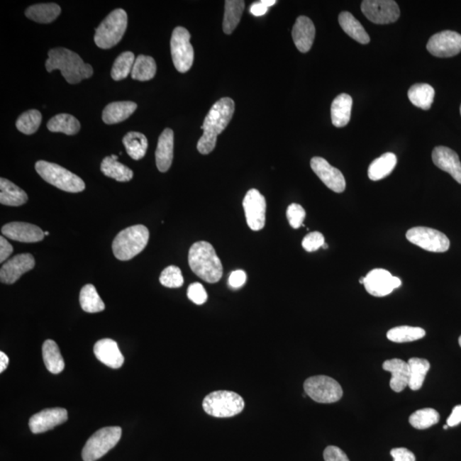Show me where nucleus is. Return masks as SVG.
<instances>
[{"mask_svg":"<svg viewBox=\"0 0 461 461\" xmlns=\"http://www.w3.org/2000/svg\"><path fill=\"white\" fill-rule=\"evenodd\" d=\"M234 111L235 103L230 98H222L213 104L201 128L204 133L196 145L201 154L207 155L213 152L217 143L218 135L228 127Z\"/></svg>","mask_w":461,"mask_h":461,"instance_id":"f257e3e1","label":"nucleus"},{"mask_svg":"<svg viewBox=\"0 0 461 461\" xmlns=\"http://www.w3.org/2000/svg\"><path fill=\"white\" fill-rule=\"evenodd\" d=\"M48 57V60L45 62L46 70L52 72L53 70H60L62 77L70 84L79 83L94 74L92 67L85 64L77 53L69 49L50 50Z\"/></svg>","mask_w":461,"mask_h":461,"instance_id":"f03ea898","label":"nucleus"},{"mask_svg":"<svg viewBox=\"0 0 461 461\" xmlns=\"http://www.w3.org/2000/svg\"><path fill=\"white\" fill-rule=\"evenodd\" d=\"M188 262L192 272L205 282L215 284L223 274L221 260L208 242L200 241L192 245L188 255Z\"/></svg>","mask_w":461,"mask_h":461,"instance_id":"7ed1b4c3","label":"nucleus"},{"mask_svg":"<svg viewBox=\"0 0 461 461\" xmlns=\"http://www.w3.org/2000/svg\"><path fill=\"white\" fill-rule=\"evenodd\" d=\"M149 238L150 233L146 226H130L117 234L112 244L113 253L120 261H128L144 250Z\"/></svg>","mask_w":461,"mask_h":461,"instance_id":"20e7f679","label":"nucleus"},{"mask_svg":"<svg viewBox=\"0 0 461 461\" xmlns=\"http://www.w3.org/2000/svg\"><path fill=\"white\" fill-rule=\"evenodd\" d=\"M35 170L45 182L58 189L73 194L85 190L86 184L79 176L56 163L38 161Z\"/></svg>","mask_w":461,"mask_h":461,"instance_id":"39448f33","label":"nucleus"},{"mask_svg":"<svg viewBox=\"0 0 461 461\" xmlns=\"http://www.w3.org/2000/svg\"><path fill=\"white\" fill-rule=\"evenodd\" d=\"M245 401L238 394L229 391H217L209 394L203 401L205 413L216 418L236 416L245 409Z\"/></svg>","mask_w":461,"mask_h":461,"instance_id":"423d86ee","label":"nucleus"},{"mask_svg":"<svg viewBox=\"0 0 461 461\" xmlns=\"http://www.w3.org/2000/svg\"><path fill=\"white\" fill-rule=\"evenodd\" d=\"M128 28V14L123 9L111 12L96 29L94 41L101 49H111L123 39Z\"/></svg>","mask_w":461,"mask_h":461,"instance_id":"0eeeda50","label":"nucleus"},{"mask_svg":"<svg viewBox=\"0 0 461 461\" xmlns=\"http://www.w3.org/2000/svg\"><path fill=\"white\" fill-rule=\"evenodd\" d=\"M121 429L118 426L104 427L87 440L82 450L84 461H96L112 450L120 441Z\"/></svg>","mask_w":461,"mask_h":461,"instance_id":"6e6552de","label":"nucleus"},{"mask_svg":"<svg viewBox=\"0 0 461 461\" xmlns=\"http://www.w3.org/2000/svg\"><path fill=\"white\" fill-rule=\"evenodd\" d=\"M304 388L305 393L318 404H333L340 400L343 394L341 385L325 375L310 377L305 381Z\"/></svg>","mask_w":461,"mask_h":461,"instance_id":"1a4fd4ad","label":"nucleus"},{"mask_svg":"<svg viewBox=\"0 0 461 461\" xmlns=\"http://www.w3.org/2000/svg\"><path fill=\"white\" fill-rule=\"evenodd\" d=\"M191 35L187 28L177 27L172 33L170 48L175 69L180 73L189 71L194 65V50L190 42Z\"/></svg>","mask_w":461,"mask_h":461,"instance_id":"9d476101","label":"nucleus"},{"mask_svg":"<svg viewBox=\"0 0 461 461\" xmlns=\"http://www.w3.org/2000/svg\"><path fill=\"white\" fill-rule=\"evenodd\" d=\"M406 240L430 252L443 253L450 249V241L445 234L438 230L417 226L406 232Z\"/></svg>","mask_w":461,"mask_h":461,"instance_id":"9b49d317","label":"nucleus"},{"mask_svg":"<svg viewBox=\"0 0 461 461\" xmlns=\"http://www.w3.org/2000/svg\"><path fill=\"white\" fill-rule=\"evenodd\" d=\"M362 11L366 18L376 24H389L400 18V9L392 0H364Z\"/></svg>","mask_w":461,"mask_h":461,"instance_id":"f8f14e48","label":"nucleus"},{"mask_svg":"<svg viewBox=\"0 0 461 461\" xmlns=\"http://www.w3.org/2000/svg\"><path fill=\"white\" fill-rule=\"evenodd\" d=\"M365 288L369 294L382 297L391 294L395 289L401 286V282L397 277L391 275V272L382 268L369 272L365 277Z\"/></svg>","mask_w":461,"mask_h":461,"instance_id":"ddd939ff","label":"nucleus"},{"mask_svg":"<svg viewBox=\"0 0 461 461\" xmlns=\"http://www.w3.org/2000/svg\"><path fill=\"white\" fill-rule=\"evenodd\" d=\"M247 224L252 230H262L266 222V199L257 189H250L243 200Z\"/></svg>","mask_w":461,"mask_h":461,"instance_id":"4468645a","label":"nucleus"},{"mask_svg":"<svg viewBox=\"0 0 461 461\" xmlns=\"http://www.w3.org/2000/svg\"><path fill=\"white\" fill-rule=\"evenodd\" d=\"M427 50L435 57H450L461 52V35L454 31H443L430 38Z\"/></svg>","mask_w":461,"mask_h":461,"instance_id":"2eb2a0df","label":"nucleus"},{"mask_svg":"<svg viewBox=\"0 0 461 461\" xmlns=\"http://www.w3.org/2000/svg\"><path fill=\"white\" fill-rule=\"evenodd\" d=\"M312 170L329 189L341 194L345 191L346 182L340 170L333 167L326 159L316 157L310 162Z\"/></svg>","mask_w":461,"mask_h":461,"instance_id":"dca6fc26","label":"nucleus"},{"mask_svg":"<svg viewBox=\"0 0 461 461\" xmlns=\"http://www.w3.org/2000/svg\"><path fill=\"white\" fill-rule=\"evenodd\" d=\"M35 265V260L31 254L16 255L4 263L0 270V280L4 284H14L21 276L32 270Z\"/></svg>","mask_w":461,"mask_h":461,"instance_id":"f3484780","label":"nucleus"},{"mask_svg":"<svg viewBox=\"0 0 461 461\" xmlns=\"http://www.w3.org/2000/svg\"><path fill=\"white\" fill-rule=\"evenodd\" d=\"M68 420V412L65 409L55 408L42 410L30 418L29 428L33 433H45Z\"/></svg>","mask_w":461,"mask_h":461,"instance_id":"a211bd4d","label":"nucleus"},{"mask_svg":"<svg viewBox=\"0 0 461 461\" xmlns=\"http://www.w3.org/2000/svg\"><path fill=\"white\" fill-rule=\"evenodd\" d=\"M3 235L22 243H37L43 240L45 233L39 226L27 222H11L3 226Z\"/></svg>","mask_w":461,"mask_h":461,"instance_id":"6ab92c4d","label":"nucleus"},{"mask_svg":"<svg viewBox=\"0 0 461 461\" xmlns=\"http://www.w3.org/2000/svg\"><path fill=\"white\" fill-rule=\"evenodd\" d=\"M433 161L440 170L447 172L461 184V162L458 154L454 150L445 146H438L433 150Z\"/></svg>","mask_w":461,"mask_h":461,"instance_id":"aec40b11","label":"nucleus"},{"mask_svg":"<svg viewBox=\"0 0 461 461\" xmlns=\"http://www.w3.org/2000/svg\"><path fill=\"white\" fill-rule=\"evenodd\" d=\"M314 37H316V27L312 21L305 16L297 18L292 28V38L299 51L303 53L309 52Z\"/></svg>","mask_w":461,"mask_h":461,"instance_id":"412c9836","label":"nucleus"},{"mask_svg":"<svg viewBox=\"0 0 461 461\" xmlns=\"http://www.w3.org/2000/svg\"><path fill=\"white\" fill-rule=\"evenodd\" d=\"M96 357L107 367L111 368H120L124 363V357L120 351L118 345L110 338L101 339L94 345Z\"/></svg>","mask_w":461,"mask_h":461,"instance_id":"4be33fe9","label":"nucleus"},{"mask_svg":"<svg viewBox=\"0 0 461 461\" xmlns=\"http://www.w3.org/2000/svg\"><path fill=\"white\" fill-rule=\"evenodd\" d=\"M174 132L166 128L158 138L156 150V163L159 171L167 172L170 169L174 158Z\"/></svg>","mask_w":461,"mask_h":461,"instance_id":"5701e85b","label":"nucleus"},{"mask_svg":"<svg viewBox=\"0 0 461 461\" xmlns=\"http://www.w3.org/2000/svg\"><path fill=\"white\" fill-rule=\"evenodd\" d=\"M383 369L391 374L389 387L394 391L401 392L406 387H409V366L408 362L400 359L385 360Z\"/></svg>","mask_w":461,"mask_h":461,"instance_id":"b1692460","label":"nucleus"},{"mask_svg":"<svg viewBox=\"0 0 461 461\" xmlns=\"http://www.w3.org/2000/svg\"><path fill=\"white\" fill-rule=\"evenodd\" d=\"M137 104L131 101L113 102L104 108L102 118L104 123L111 125L121 123L136 111Z\"/></svg>","mask_w":461,"mask_h":461,"instance_id":"393cba45","label":"nucleus"},{"mask_svg":"<svg viewBox=\"0 0 461 461\" xmlns=\"http://www.w3.org/2000/svg\"><path fill=\"white\" fill-rule=\"evenodd\" d=\"M353 99L349 94H342L333 100L331 107L332 123L336 128H343L350 123Z\"/></svg>","mask_w":461,"mask_h":461,"instance_id":"a878e982","label":"nucleus"},{"mask_svg":"<svg viewBox=\"0 0 461 461\" xmlns=\"http://www.w3.org/2000/svg\"><path fill=\"white\" fill-rule=\"evenodd\" d=\"M28 201V195L14 183L5 178L0 179V203L7 206L18 207Z\"/></svg>","mask_w":461,"mask_h":461,"instance_id":"bb28decb","label":"nucleus"},{"mask_svg":"<svg viewBox=\"0 0 461 461\" xmlns=\"http://www.w3.org/2000/svg\"><path fill=\"white\" fill-rule=\"evenodd\" d=\"M338 22L343 30L352 39L360 44L366 45L370 42V37L363 28L362 23L348 11H343L338 16Z\"/></svg>","mask_w":461,"mask_h":461,"instance_id":"cd10ccee","label":"nucleus"},{"mask_svg":"<svg viewBox=\"0 0 461 461\" xmlns=\"http://www.w3.org/2000/svg\"><path fill=\"white\" fill-rule=\"evenodd\" d=\"M397 163L395 154L387 152L375 159L368 167V177L374 182L387 178L392 173Z\"/></svg>","mask_w":461,"mask_h":461,"instance_id":"c85d7f7f","label":"nucleus"},{"mask_svg":"<svg viewBox=\"0 0 461 461\" xmlns=\"http://www.w3.org/2000/svg\"><path fill=\"white\" fill-rule=\"evenodd\" d=\"M42 355H43L44 363L46 368L53 374H60L64 371L65 363L62 358L60 348L56 342L48 339L43 343L42 347Z\"/></svg>","mask_w":461,"mask_h":461,"instance_id":"c756f323","label":"nucleus"},{"mask_svg":"<svg viewBox=\"0 0 461 461\" xmlns=\"http://www.w3.org/2000/svg\"><path fill=\"white\" fill-rule=\"evenodd\" d=\"M61 13V7L57 4H39L28 7L25 15L39 23H52Z\"/></svg>","mask_w":461,"mask_h":461,"instance_id":"7c9ffc66","label":"nucleus"},{"mask_svg":"<svg viewBox=\"0 0 461 461\" xmlns=\"http://www.w3.org/2000/svg\"><path fill=\"white\" fill-rule=\"evenodd\" d=\"M408 96L414 106L428 111L434 101L435 90L428 84H415L409 90Z\"/></svg>","mask_w":461,"mask_h":461,"instance_id":"2f4dec72","label":"nucleus"},{"mask_svg":"<svg viewBox=\"0 0 461 461\" xmlns=\"http://www.w3.org/2000/svg\"><path fill=\"white\" fill-rule=\"evenodd\" d=\"M245 1L242 0H226L225 2V14L223 19V31L230 35L240 23L243 12L245 10Z\"/></svg>","mask_w":461,"mask_h":461,"instance_id":"473e14b6","label":"nucleus"},{"mask_svg":"<svg viewBox=\"0 0 461 461\" xmlns=\"http://www.w3.org/2000/svg\"><path fill=\"white\" fill-rule=\"evenodd\" d=\"M123 143L130 157L133 160H140L148 152V140L143 133L129 132L124 136Z\"/></svg>","mask_w":461,"mask_h":461,"instance_id":"72a5a7b5","label":"nucleus"},{"mask_svg":"<svg viewBox=\"0 0 461 461\" xmlns=\"http://www.w3.org/2000/svg\"><path fill=\"white\" fill-rule=\"evenodd\" d=\"M409 387L412 391H418L430 370L431 364L428 360L421 358H411L409 362Z\"/></svg>","mask_w":461,"mask_h":461,"instance_id":"f704fd0d","label":"nucleus"},{"mask_svg":"<svg viewBox=\"0 0 461 461\" xmlns=\"http://www.w3.org/2000/svg\"><path fill=\"white\" fill-rule=\"evenodd\" d=\"M100 170L107 177L114 179L119 182H128L133 177V172L128 167L114 160L111 157L104 159Z\"/></svg>","mask_w":461,"mask_h":461,"instance_id":"c9c22d12","label":"nucleus"},{"mask_svg":"<svg viewBox=\"0 0 461 461\" xmlns=\"http://www.w3.org/2000/svg\"><path fill=\"white\" fill-rule=\"evenodd\" d=\"M48 128L52 133H62L67 135H74L81 129V123L73 116L60 114L52 117L48 121Z\"/></svg>","mask_w":461,"mask_h":461,"instance_id":"e433bc0d","label":"nucleus"},{"mask_svg":"<svg viewBox=\"0 0 461 461\" xmlns=\"http://www.w3.org/2000/svg\"><path fill=\"white\" fill-rule=\"evenodd\" d=\"M79 304L82 309L87 313L102 312L106 309L101 297L98 294L94 286L91 284H86L79 293Z\"/></svg>","mask_w":461,"mask_h":461,"instance_id":"4c0bfd02","label":"nucleus"},{"mask_svg":"<svg viewBox=\"0 0 461 461\" xmlns=\"http://www.w3.org/2000/svg\"><path fill=\"white\" fill-rule=\"evenodd\" d=\"M157 73V65L154 58L149 56L140 55L134 62L131 73L132 79L137 81H150Z\"/></svg>","mask_w":461,"mask_h":461,"instance_id":"58836bf2","label":"nucleus"},{"mask_svg":"<svg viewBox=\"0 0 461 461\" xmlns=\"http://www.w3.org/2000/svg\"><path fill=\"white\" fill-rule=\"evenodd\" d=\"M426 336V331L421 328L402 326L389 331L387 338L394 343H408L418 340Z\"/></svg>","mask_w":461,"mask_h":461,"instance_id":"ea45409f","label":"nucleus"},{"mask_svg":"<svg viewBox=\"0 0 461 461\" xmlns=\"http://www.w3.org/2000/svg\"><path fill=\"white\" fill-rule=\"evenodd\" d=\"M440 421L438 411L433 409H423L416 411L409 417L410 425L415 429L425 430L430 428Z\"/></svg>","mask_w":461,"mask_h":461,"instance_id":"a19ab883","label":"nucleus"},{"mask_svg":"<svg viewBox=\"0 0 461 461\" xmlns=\"http://www.w3.org/2000/svg\"><path fill=\"white\" fill-rule=\"evenodd\" d=\"M136 58L131 52H125L116 58L111 70V77L114 81H121L132 73Z\"/></svg>","mask_w":461,"mask_h":461,"instance_id":"79ce46f5","label":"nucleus"},{"mask_svg":"<svg viewBox=\"0 0 461 461\" xmlns=\"http://www.w3.org/2000/svg\"><path fill=\"white\" fill-rule=\"evenodd\" d=\"M42 116L40 111L30 110L23 113L16 121V128L21 133L31 135L39 129L41 124Z\"/></svg>","mask_w":461,"mask_h":461,"instance_id":"37998d69","label":"nucleus"},{"mask_svg":"<svg viewBox=\"0 0 461 461\" xmlns=\"http://www.w3.org/2000/svg\"><path fill=\"white\" fill-rule=\"evenodd\" d=\"M160 283L163 287L167 288L182 287L184 284V278L182 270L178 267L170 266L162 272L160 275Z\"/></svg>","mask_w":461,"mask_h":461,"instance_id":"c03bdc74","label":"nucleus"},{"mask_svg":"<svg viewBox=\"0 0 461 461\" xmlns=\"http://www.w3.org/2000/svg\"><path fill=\"white\" fill-rule=\"evenodd\" d=\"M287 216L291 228L299 229L304 225L305 209L300 204H291L287 209Z\"/></svg>","mask_w":461,"mask_h":461,"instance_id":"a18cd8bd","label":"nucleus"},{"mask_svg":"<svg viewBox=\"0 0 461 461\" xmlns=\"http://www.w3.org/2000/svg\"><path fill=\"white\" fill-rule=\"evenodd\" d=\"M325 244V238L323 234L318 232H313L306 235L301 245L308 252H313L321 248Z\"/></svg>","mask_w":461,"mask_h":461,"instance_id":"49530a36","label":"nucleus"},{"mask_svg":"<svg viewBox=\"0 0 461 461\" xmlns=\"http://www.w3.org/2000/svg\"><path fill=\"white\" fill-rule=\"evenodd\" d=\"M187 296L192 303L203 305L208 300V294L202 284L194 283L190 284L187 290Z\"/></svg>","mask_w":461,"mask_h":461,"instance_id":"de8ad7c7","label":"nucleus"},{"mask_svg":"<svg viewBox=\"0 0 461 461\" xmlns=\"http://www.w3.org/2000/svg\"><path fill=\"white\" fill-rule=\"evenodd\" d=\"M323 455L325 461H350L345 452L336 446L326 448Z\"/></svg>","mask_w":461,"mask_h":461,"instance_id":"09e8293b","label":"nucleus"},{"mask_svg":"<svg viewBox=\"0 0 461 461\" xmlns=\"http://www.w3.org/2000/svg\"><path fill=\"white\" fill-rule=\"evenodd\" d=\"M391 455L394 461H416V457L413 452L405 448H393Z\"/></svg>","mask_w":461,"mask_h":461,"instance_id":"8fccbe9b","label":"nucleus"},{"mask_svg":"<svg viewBox=\"0 0 461 461\" xmlns=\"http://www.w3.org/2000/svg\"><path fill=\"white\" fill-rule=\"evenodd\" d=\"M246 278L247 276L245 271H233L229 276V286L233 289H240L245 284Z\"/></svg>","mask_w":461,"mask_h":461,"instance_id":"3c124183","label":"nucleus"},{"mask_svg":"<svg viewBox=\"0 0 461 461\" xmlns=\"http://www.w3.org/2000/svg\"><path fill=\"white\" fill-rule=\"evenodd\" d=\"M13 252V247L11 246L5 238L0 237V262L6 261L8 257Z\"/></svg>","mask_w":461,"mask_h":461,"instance_id":"603ef678","label":"nucleus"},{"mask_svg":"<svg viewBox=\"0 0 461 461\" xmlns=\"http://www.w3.org/2000/svg\"><path fill=\"white\" fill-rule=\"evenodd\" d=\"M461 423V405L455 406L450 416L447 420V425L450 427L458 426Z\"/></svg>","mask_w":461,"mask_h":461,"instance_id":"864d4df0","label":"nucleus"},{"mask_svg":"<svg viewBox=\"0 0 461 461\" xmlns=\"http://www.w3.org/2000/svg\"><path fill=\"white\" fill-rule=\"evenodd\" d=\"M268 8L260 2H255L250 7V12L255 16H262L267 13Z\"/></svg>","mask_w":461,"mask_h":461,"instance_id":"5fc2aeb1","label":"nucleus"},{"mask_svg":"<svg viewBox=\"0 0 461 461\" xmlns=\"http://www.w3.org/2000/svg\"><path fill=\"white\" fill-rule=\"evenodd\" d=\"M8 365H9V358L4 352H0V372L1 374L4 371H6Z\"/></svg>","mask_w":461,"mask_h":461,"instance_id":"6e6d98bb","label":"nucleus"},{"mask_svg":"<svg viewBox=\"0 0 461 461\" xmlns=\"http://www.w3.org/2000/svg\"><path fill=\"white\" fill-rule=\"evenodd\" d=\"M261 2L264 6L268 8L274 6L276 4V0H262Z\"/></svg>","mask_w":461,"mask_h":461,"instance_id":"4d7b16f0","label":"nucleus"},{"mask_svg":"<svg viewBox=\"0 0 461 461\" xmlns=\"http://www.w3.org/2000/svg\"><path fill=\"white\" fill-rule=\"evenodd\" d=\"M365 282V277H362V279H360V283L364 284Z\"/></svg>","mask_w":461,"mask_h":461,"instance_id":"13d9d810","label":"nucleus"},{"mask_svg":"<svg viewBox=\"0 0 461 461\" xmlns=\"http://www.w3.org/2000/svg\"><path fill=\"white\" fill-rule=\"evenodd\" d=\"M111 157L113 159H114V160H117V159H118V157L116 156V155H111Z\"/></svg>","mask_w":461,"mask_h":461,"instance_id":"bf43d9fd","label":"nucleus"},{"mask_svg":"<svg viewBox=\"0 0 461 461\" xmlns=\"http://www.w3.org/2000/svg\"><path fill=\"white\" fill-rule=\"evenodd\" d=\"M323 248H324V249H328V245H326V243H325L324 245H323Z\"/></svg>","mask_w":461,"mask_h":461,"instance_id":"052dcab7","label":"nucleus"},{"mask_svg":"<svg viewBox=\"0 0 461 461\" xmlns=\"http://www.w3.org/2000/svg\"><path fill=\"white\" fill-rule=\"evenodd\" d=\"M448 425H446V426H443V429H444V430H447V429H448Z\"/></svg>","mask_w":461,"mask_h":461,"instance_id":"680f3d73","label":"nucleus"},{"mask_svg":"<svg viewBox=\"0 0 461 461\" xmlns=\"http://www.w3.org/2000/svg\"><path fill=\"white\" fill-rule=\"evenodd\" d=\"M49 234H50L49 232H45V236H48Z\"/></svg>","mask_w":461,"mask_h":461,"instance_id":"e2e57ef3","label":"nucleus"},{"mask_svg":"<svg viewBox=\"0 0 461 461\" xmlns=\"http://www.w3.org/2000/svg\"><path fill=\"white\" fill-rule=\"evenodd\" d=\"M459 343H460V346L461 347V336L459 338Z\"/></svg>","mask_w":461,"mask_h":461,"instance_id":"0e129e2a","label":"nucleus"},{"mask_svg":"<svg viewBox=\"0 0 461 461\" xmlns=\"http://www.w3.org/2000/svg\"><path fill=\"white\" fill-rule=\"evenodd\" d=\"M460 115H461V106H460Z\"/></svg>","mask_w":461,"mask_h":461,"instance_id":"69168bd1","label":"nucleus"}]
</instances>
